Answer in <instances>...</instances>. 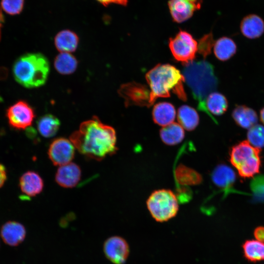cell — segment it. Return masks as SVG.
I'll use <instances>...</instances> for the list:
<instances>
[{"label": "cell", "instance_id": "cell-1", "mask_svg": "<svg viewBox=\"0 0 264 264\" xmlns=\"http://www.w3.org/2000/svg\"><path fill=\"white\" fill-rule=\"evenodd\" d=\"M116 139L114 129L103 123L96 116L82 123L70 136L80 153L97 161L116 153Z\"/></svg>", "mask_w": 264, "mask_h": 264}, {"label": "cell", "instance_id": "cell-2", "mask_svg": "<svg viewBox=\"0 0 264 264\" xmlns=\"http://www.w3.org/2000/svg\"><path fill=\"white\" fill-rule=\"evenodd\" d=\"M145 77L151 88L150 106L157 98L170 97L171 92L183 101L187 100L183 85L184 77L175 66L158 64L146 73Z\"/></svg>", "mask_w": 264, "mask_h": 264}, {"label": "cell", "instance_id": "cell-3", "mask_svg": "<svg viewBox=\"0 0 264 264\" xmlns=\"http://www.w3.org/2000/svg\"><path fill=\"white\" fill-rule=\"evenodd\" d=\"M182 73L193 97L198 101V109L207 114L206 99L218 84L213 66L206 61H193L185 64Z\"/></svg>", "mask_w": 264, "mask_h": 264}, {"label": "cell", "instance_id": "cell-4", "mask_svg": "<svg viewBox=\"0 0 264 264\" xmlns=\"http://www.w3.org/2000/svg\"><path fill=\"white\" fill-rule=\"evenodd\" d=\"M50 66L47 59L40 53H28L14 62L12 72L15 80L23 87L35 88L44 85Z\"/></svg>", "mask_w": 264, "mask_h": 264}, {"label": "cell", "instance_id": "cell-5", "mask_svg": "<svg viewBox=\"0 0 264 264\" xmlns=\"http://www.w3.org/2000/svg\"><path fill=\"white\" fill-rule=\"evenodd\" d=\"M147 208L157 221L164 222L174 218L178 210V202L171 190L160 189L154 191L147 200Z\"/></svg>", "mask_w": 264, "mask_h": 264}, {"label": "cell", "instance_id": "cell-6", "mask_svg": "<svg viewBox=\"0 0 264 264\" xmlns=\"http://www.w3.org/2000/svg\"><path fill=\"white\" fill-rule=\"evenodd\" d=\"M169 46L175 59L184 64L193 61L198 51V43L188 32L180 30L169 39Z\"/></svg>", "mask_w": 264, "mask_h": 264}, {"label": "cell", "instance_id": "cell-7", "mask_svg": "<svg viewBox=\"0 0 264 264\" xmlns=\"http://www.w3.org/2000/svg\"><path fill=\"white\" fill-rule=\"evenodd\" d=\"M6 117L10 126L17 130L29 127L35 118L33 108L25 101L20 100L6 110Z\"/></svg>", "mask_w": 264, "mask_h": 264}, {"label": "cell", "instance_id": "cell-8", "mask_svg": "<svg viewBox=\"0 0 264 264\" xmlns=\"http://www.w3.org/2000/svg\"><path fill=\"white\" fill-rule=\"evenodd\" d=\"M75 154V147L70 140L59 137L50 143L48 155L52 163L62 166L71 162Z\"/></svg>", "mask_w": 264, "mask_h": 264}, {"label": "cell", "instance_id": "cell-9", "mask_svg": "<svg viewBox=\"0 0 264 264\" xmlns=\"http://www.w3.org/2000/svg\"><path fill=\"white\" fill-rule=\"evenodd\" d=\"M118 93L125 99L126 107L132 105L150 107V92L142 85L136 83L124 84Z\"/></svg>", "mask_w": 264, "mask_h": 264}, {"label": "cell", "instance_id": "cell-10", "mask_svg": "<svg viewBox=\"0 0 264 264\" xmlns=\"http://www.w3.org/2000/svg\"><path fill=\"white\" fill-rule=\"evenodd\" d=\"M103 250L107 258L114 264H124L129 254V246L126 241L119 236L107 239Z\"/></svg>", "mask_w": 264, "mask_h": 264}, {"label": "cell", "instance_id": "cell-11", "mask_svg": "<svg viewBox=\"0 0 264 264\" xmlns=\"http://www.w3.org/2000/svg\"><path fill=\"white\" fill-rule=\"evenodd\" d=\"M201 0H170L168 6L173 21L180 23L190 19L199 9Z\"/></svg>", "mask_w": 264, "mask_h": 264}, {"label": "cell", "instance_id": "cell-12", "mask_svg": "<svg viewBox=\"0 0 264 264\" xmlns=\"http://www.w3.org/2000/svg\"><path fill=\"white\" fill-rule=\"evenodd\" d=\"M81 177V170L76 164L70 162L60 166L55 175V181L60 186L66 188L76 186Z\"/></svg>", "mask_w": 264, "mask_h": 264}, {"label": "cell", "instance_id": "cell-13", "mask_svg": "<svg viewBox=\"0 0 264 264\" xmlns=\"http://www.w3.org/2000/svg\"><path fill=\"white\" fill-rule=\"evenodd\" d=\"M0 233L2 240L6 244L15 246L22 243L25 239L26 230L21 223L9 221L2 225Z\"/></svg>", "mask_w": 264, "mask_h": 264}, {"label": "cell", "instance_id": "cell-14", "mask_svg": "<svg viewBox=\"0 0 264 264\" xmlns=\"http://www.w3.org/2000/svg\"><path fill=\"white\" fill-rule=\"evenodd\" d=\"M260 154V150L252 146L248 141H243L232 148L230 160L237 169L254 156Z\"/></svg>", "mask_w": 264, "mask_h": 264}, {"label": "cell", "instance_id": "cell-15", "mask_svg": "<svg viewBox=\"0 0 264 264\" xmlns=\"http://www.w3.org/2000/svg\"><path fill=\"white\" fill-rule=\"evenodd\" d=\"M44 185L42 178L34 171L25 172L19 180V186L22 192L29 197H34L41 193Z\"/></svg>", "mask_w": 264, "mask_h": 264}, {"label": "cell", "instance_id": "cell-16", "mask_svg": "<svg viewBox=\"0 0 264 264\" xmlns=\"http://www.w3.org/2000/svg\"><path fill=\"white\" fill-rule=\"evenodd\" d=\"M240 29L242 34L248 39L259 38L264 33V21L257 15H247L242 19Z\"/></svg>", "mask_w": 264, "mask_h": 264}, {"label": "cell", "instance_id": "cell-17", "mask_svg": "<svg viewBox=\"0 0 264 264\" xmlns=\"http://www.w3.org/2000/svg\"><path fill=\"white\" fill-rule=\"evenodd\" d=\"M176 114L175 107L171 103L166 102L155 105L152 111L154 122L163 127L173 123Z\"/></svg>", "mask_w": 264, "mask_h": 264}, {"label": "cell", "instance_id": "cell-18", "mask_svg": "<svg viewBox=\"0 0 264 264\" xmlns=\"http://www.w3.org/2000/svg\"><path fill=\"white\" fill-rule=\"evenodd\" d=\"M232 115L236 123L244 129H250L257 124L258 121L255 111L245 105H237L233 110Z\"/></svg>", "mask_w": 264, "mask_h": 264}, {"label": "cell", "instance_id": "cell-19", "mask_svg": "<svg viewBox=\"0 0 264 264\" xmlns=\"http://www.w3.org/2000/svg\"><path fill=\"white\" fill-rule=\"evenodd\" d=\"M79 38L77 34L70 30H63L58 33L54 39V44L61 52L70 53L77 48Z\"/></svg>", "mask_w": 264, "mask_h": 264}, {"label": "cell", "instance_id": "cell-20", "mask_svg": "<svg viewBox=\"0 0 264 264\" xmlns=\"http://www.w3.org/2000/svg\"><path fill=\"white\" fill-rule=\"evenodd\" d=\"M212 179L218 187L226 189L233 185L236 180V174L233 169L225 164L217 166L212 174Z\"/></svg>", "mask_w": 264, "mask_h": 264}, {"label": "cell", "instance_id": "cell-21", "mask_svg": "<svg viewBox=\"0 0 264 264\" xmlns=\"http://www.w3.org/2000/svg\"><path fill=\"white\" fill-rule=\"evenodd\" d=\"M205 107L207 114L215 120L211 115L223 114L228 108V102L224 95L218 92H213L207 97Z\"/></svg>", "mask_w": 264, "mask_h": 264}, {"label": "cell", "instance_id": "cell-22", "mask_svg": "<svg viewBox=\"0 0 264 264\" xmlns=\"http://www.w3.org/2000/svg\"><path fill=\"white\" fill-rule=\"evenodd\" d=\"M159 134L162 142L171 146L180 143L185 136L183 127L176 123H172L163 127L160 129Z\"/></svg>", "mask_w": 264, "mask_h": 264}, {"label": "cell", "instance_id": "cell-23", "mask_svg": "<svg viewBox=\"0 0 264 264\" xmlns=\"http://www.w3.org/2000/svg\"><path fill=\"white\" fill-rule=\"evenodd\" d=\"M236 51V44L230 38L222 37L215 43L214 52L217 58L220 61H225L230 59Z\"/></svg>", "mask_w": 264, "mask_h": 264}, {"label": "cell", "instance_id": "cell-24", "mask_svg": "<svg viewBox=\"0 0 264 264\" xmlns=\"http://www.w3.org/2000/svg\"><path fill=\"white\" fill-rule=\"evenodd\" d=\"M177 120L183 128L188 131H192L198 126L199 118L194 108L187 105H182L178 110Z\"/></svg>", "mask_w": 264, "mask_h": 264}, {"label": "cell", "instance_id": "cell-25", "mask_svg": "<svg viewBox=\"0 0 264 264\" xmlns=\"http://www.w3.org/2000/svg\"><path fill=\"white\" fill-rule=\"evenodd\" d=\"M175 176L177 182L184 186L199 184L202 179L201 176L196 171L183 164L177 167Z\"/></svg>", "mask_w": 264, "mask_h": 264}, {"label": "cell", "instance_id": "cell-26", "mask_svg": "<svg viewBox=\"0 0 264 264\" xmlns=\"http://www.w3.org/2000/svg\"><path fill=\"white\" fill-rule=\"evenodd\" d=\"M37 125L41 135L45 138H50L54 136L58 132L60 122L54 115L47 114L38 119Z\"/></svg>", "mask_w": 264, "mask_h": 264}, {"label": "cell", "instance_id": "cell-27", "mask_svg": "<svg viewBox=\"0 0 264 264\" xmlns=\"http://www.w3.org/2000/svg\"><path fill=\"white\" fill-rule=\"evenodd\" d=\"M244 256L251 262L264 260V243L254 240H248L242 245Z\"/></svg>", "mask_w": 264, "mask_h": 264}, {"label": "cell", "instance_id": "cell-28", "mask_svg": "<svg viewBox=\"0 0 264 264\" xmlns=\"http://www.w3.org/2000/svg\"><path fill=\"white\" fill-rule=\"evenodd\" d=\"M54 67L60 73L68 75L74 72L77 68L78 62L70 53L61 52L54 60Z\"/></svg>", "mask_w": 264, "mask_h": 264}, {"label": "cell", "instance_id": "cell-29", "mask_svg": "<svg viewBox=\"0 0 264 264\" xmlns=\"http://www.w3.org/2000/svg\"><path fill=\"white\" fill-rule=\"evenodd\" d=\"M261 160L259 154L252 157L246 162L239 167L237 170L239 175L243 178L250 177L257 174L260 170Z\"/></svg>", "mask_w": 264, "mask_h": 264}, {"label": "cell", "instance_id": "cell-30", "mask_svg": "<svg viewBox=\"0 0 264 264\" xmlns=\"http://www.w3.org/2000/svg\"><path fill=\"white\" fill-rule=\"evenodd\" d=\"M247 137V141L260 150L264 147V127L259 124L255 125L249 129Z\"/></svg>", "mask_w": 264, "mask_h": 264}, {"label": "cell", "instance_id": "cell-31", "mask_svg": "<svg viewBox=\"0 0 264 264\" xmlns=\"http://www.w3.org/2000/svg\"><path fill=\"white\" fill-rule=\"evenodd\" d=\"M215 41L211 32L205 34L199 40L198 44V51L204 58H206L211 53L214 46Z\"/></svg>", "mask_w": 264, "mask_h": 264}, {"label": "cell", "instance_id": "cell-32", "mask_svg": "<svg viewBox=\"0 0 264 264\" xmlns=\"http://www.w3.org/2000/svg\"><path fill=\"white\" fill-rule=\"evenodd\" d=\"M24 0H1V8L8 14L15 15L20 14L23 9Z\"/></svg>", "mask_w": 264, "mask_h": 264}, {"label": "cell", "instance_id": "cell-33", "mask_svg": "<svg viewBox=\"0 0 264 264\" xmlns=\"http://www.w3.org/2000/svg\"><path fill=\"white\" fill-rule=\"evenodd\" d=\"M104 6H108L111 3L120 4L126 6L128 4V0H96Z\"/></svg>", "mask_w": 264, "mask_h": 264}, {"label": "cell", "instance_id": "cell-34", "mask_svg": "<svg viewBox=\"0 0 264 264\" xmlns=\"http://www.w3.org/2000/svg\"><path fill=\"white\" fill-rule=\"evenodd\" d=\"M254 236L257 241L264 242V227L259 226L255 228Z\"/></svg>", "mask_w": 264, "mask_h": 264}, {"label": "cell", "instance_id": "cell-35", "mask_svg": "<svg viewBox=\"0 0 264 264\" xmlns=\"http://www.w3.org/2000/svg\"><path fill=\"white\" fill-rule=\"evenodd\" d=\"M6 172L5 167L0 164V187H2L6 180Z\"/></svg>", "mask_w": 264, "mask_h": 264}, {"label": "cell", "instance_id": "cell-36", "mask_svg": "<svg viewBox=\"0 0 264 264\" xmlns=\"http://www.w3.org/2000/svg\"><path fill=\"white\" fill-rule=\"evenodd\" d=\"M260 118H261V121L264 124V108H263L260 111Z\"/></svg>", "mask_w": 264, "mask_h": 264}, {"label": "cell", "instance_id": "cell-37", "mask_svg": "<svg viewBox=\"0 0 264 264\" xmlns=\"http://www.w3.org/2000/svg\"><path fill=\"white\" fill-rule=\"evenodd\" d=\"M3 22V19L2 17V15L1 14V12H0V40L1 38V29L2 27V23Z\"/></svg>", "mask_w": 264, "mask_h": 264}]
</instances>
